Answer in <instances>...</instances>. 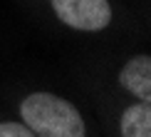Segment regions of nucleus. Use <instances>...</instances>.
Instances as JSON below:
<instances>
[{"label": "nucleus", "instance_id": "1", "mask_svg": "<svg viewBox=\"0 0 151 137\" xmlns=\"http://www.w3.org/2000/svg\"><path fill=\"white\" fill-rule=\"evenodd\" d=\"M20 117L35 137H87L82 112L55 92H30L20 100Z\"/></svg>", "mask_w": 151, "mask_h": 137}, {"label": "nucleus", "instance_id": "2", "mask_svg": "<svg viewBox=\"0 0 151 137\" xmlns=\"http://www.w3.org/2000/svg\"><path fill=\"white\" fill-rule=\"evenodd\" d=\"M60 23L79 33H102L111 25L109 0H50Z\"/></svg>", "mask_w": 151, "mask_h": 137}, {"label": "nucleus", "instance_id": "3", "mask_svg": "<svg viewBox=\"0 0 151 137\" xmlns=\"http://www.w3.org/2000/svg\"><path fill=\"white\" fill-rule=\"evenodd\" d=\"M119 85L141 102H151V55L129 58L119 70Z\"/></svg>", "mask_w": 151, "mask_h": 137}, {"label": "nucleus", "instance_id": "4", "mask_svg": "<svg viewBox=\"0 0 151 137\" xmlns=\"http://www.w3.org/2000/svg\"><path fill=\"white\" fill-rule=\"evenodd\" d=\"M122 137H151V102L136 100L122 112L119 120Z\"/></svg>", "mask_w": 151, "mask_h": 137}, {"label": "nucleus", "instance_id": "5", "mask_svg": "<svg viewBox=\"0 0 151 137\" xmlns=\"http://www.w3.org/2000/svg\"><path fill=\"white\" fill-rule=\"evenodd\" d=\"M0 137H35V135L25 122L8 120V122H0Z\"/></svg>", "mask_w": 151, "mask_h": 137}]
</instances>
